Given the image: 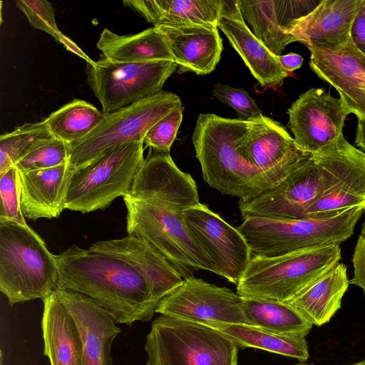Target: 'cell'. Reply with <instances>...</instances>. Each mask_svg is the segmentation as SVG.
<instances>
[{"mask_svg":"<svg viewBox=\"0 0 365 365\" xmlns=\"http://www.w3.org/2000/svg\"><path fill=\"white\" fill-rule=\"evenodd\" d=\"M54 138L43 120L28 123L0 136V173L16 163L46 140Z\"/></svg>","mask_w":365,"mask_h":365,"instance_id":"d6a6232c","label":"cell"},{"mask_svg":"<svg viewBox=\"0 0 365 365\" xmlns=\"http://www.w3.org/2000/svg\"><path fill=\"white\" fill-rule=\"evenodd\" d=\"M358 148L341 135L334 143L311 154L277 185L255 198L240 200L245 219H304L306 210L340 178Z\"/></svg>","mask_w":365,"mask_h":365,"instance_id":"7a4b0ae2","label":"cell"},{"mask_svg":"<svg viewBox=\"0 0 365 365\" xmlns=\"http://www.w3.org/2000/svg\"><path fill=\"white\" fill-rule=\"evenodd\" d=\"M358 238L365 241V222L362 225L361 231Z\"/></svg>","mask_w":365,"mask_h":365,"instance_id":"b9f144b4","label":"cell"},{"mask_svg":"<svg viewBox=\"0 0 365 365\" xmlns=\"http://www.w3.org/2000/svg\"><path fill=\"white\" fill-rule=\"evenodd\" d=\"M351 39L356 47L365 55V0L354 19L350 34Z\"/></svg>","mask_w":365,"mask_h":365,"instance_id":"f35d334b","label":"cell"},{"mask_svg":"<svg viewBox=\"0 0 365 365\" xmlns=\"http://www.w3.org/2000/svg\"><path fill=\"white\" fill-rule=\"evenodd\" d=\"M237 151L274 185L311 155L296 146L293 138L280 123L264 115L250 120L247 133L238 141Z\"/></svg>","mask_w":365,"mask_h":365,"instance_id":"9a60e30c","label":"cell"},{"mask_svg":"<svg viewBox=\"0 0 365 365\" xmlns=\"http://www.w3.org/2000/svg\"><path fill=\"white\" fill-rule=\"evenodd\" d=\"M127 209V232L147 241L185 279L194 269L218 274L215 264L188 232L181 203L149 198L123 197Z\"/></svg>","mask_w":365,"mask_h":365,"instance_id":"5b68a950","label":"cell"},{"mask_svg":"<svg viewBox=\"0 0 365 365\" xmlns=\"http://www.w3.org/2000/svg\"><path fill=\"white\" fill-rule=\"evenodd\" d=\"M242 298L249 325L279 334L302 336H306L313 326L287 302Z\"/></svg>","mask_w":365,"mask_h":365,"instance_id":"f546056e","label":"cell"},{"mask_svg":"<svg viewBox=\"0 0 365 365\" xmlns=\"http://www.w3.org/2000/svg\"><path fill=\"white\" fill-rule=\"evenodd\" d=\"M355 207L365 210V153L359 149L339 180L306 210L304 219L329 217Z\"/></svg>","mask_w":365,"mask_h":365,"instance_id":"f1b7e54d","label":"cell"},{"mask_svg":"<svg viewBox=\"0 0 365 365\" xmlns=\"http://www.w3.org/2000/svg\"><path fill=\"white\" fill-rule=\"evenodd\" d=\"M358 123L356 130L355 143L365 151V117L356 115Z\"/></svg>","mask_w":365,"mask_h":365,"instance_id":"60d3db41","label":"cell"},{"mask_svg":"<svg viewBox=\"0 0 365 365\" xmlns=\"http://www.w3.org/2000/svg\"><path fill=\"white\" fill-rule=\"evenodd\" d=\"M145 349L148 365H237L238 346L219 330L161 315L153 323Z\"/></svg>","mask_w":365,"mask_h":365,"instance_id":"ba28073f","label":"cell"},{"mask_svg":"<svg viewBox=\"0 0 365 365\" xmlns=\"http://www.w3.org/2000/svg\"><path fill=\"white\" fill-rule=\"evenodd\" d=\"M75 169L69 161L45 169L19 171L21 208L24 217H58L66 209L67 192Z\"/></svg>","mask_w":365,"mask_h":365,"instance_id":"cb8c5ba5","label":"cell"},{"mask_svg":"<svg viewBox=\"0 0 365 365\" xmlns=\"http://www.w3.org/2000/svg\"><path fill=\"white\" fill-rule=\"evenodd\" d=\"M243 16L255 36L274 56L295 41L290 33L294 21L314 8L309 1L237 0Z\"/></svg>","mask_w":365,"mask_h":365,"instance_id":"44dd1931","label":"cell"},{"mask_svg":"<svg viewBox=\"0 0 365 365\" xmlns=\"http://www.w3.org/2000/svg\"><path fill=\"white\" fill-rule=\"evenodd\" d=\"M143 143L115 147L88 165L76 170L67 192L66 209L82 213L103 210L127 195L145 158Z\"/></svg>","mask_w":365,"mask_h":365,"instance_id":"9c48e42d","label":"cell"},{"mask_svg":"<svg viewBox=\"0 0 365 365\" xmlns=\"http://www.w3.org/2000/svg\"><path fill=\"white\" fill-rule=\"evenodd\" d=\"M277 58L282 68L288 73L299 69L304 61V58L302 56L292 52L277 56Z\"/></svg>","mask_w":365,"mask_h":365,"instance_id":"ab89813d","label":"cell"},{"mask_svg":"<svg viewBox=\"0 0 365 365\" xmlns=\"http://www.w3.org/2000/svg\"><path fill=\"white\" fill-rule=\"evenodd\" d=\"M181 106L178 96L161 91L130 106L105 113L93 131L81 140L68 145L70 164L76 170L115 147L132 142L143 143L151 127Z\"/></svg>","mask_w":365,"mask_h":365,"instance_id":"30bf717a","label":"cell"},{"mask_svg":"<svg viewBox=\"0 0 365 365\" xmlns=\"http://www.w3.org/2000/svg\"><path fill=\"white\" fill-rule=\"evenodd\" d=\"M127 196L178 202L188 208L200 204L192 176L180 170L169 153L156 151L143 161Z\"/></svg>","mask_w":365,"mask_h":365,"instance_id":"ffe728a7","label":"cell"},{"mask_svg":"<svg viewBox=\"0 0 365 365\" xmlns=\"http://www.w3.org/2000/svg\"><path fill=\"white\" fill-rule=\"evenodd\" d=\"M217 27L240 54L262 88H278L289 76L277 56L252 32L241 14L237 0H224Z\"/></svg>","mask_w":365,"mask_h":365,"instance_id":"d6986e66","label":"cell"},{"mask_svg":"<svg viewBox=\"0 0 365 365\" xmlns=\"http://www.w3.org/2000/svg\"><path fill=\"white\" fill-rule=\"evenodd\" d=\"M105 113L93 105L73 99L43 120L52 135L68 145L81 140L93 131Z\"/></svg>","mask_w":365,"mask_h":365,"instance_id":"1f68e13d","label":"cell"},{"mask_svg":"<svg viewBox=\"0 0 365 365\" xmlns=\"http://www.w3.org/2000/svg\"><path fill=\"white\" fill-rule=\"evenodd\" d=\"M294 365H308V364L302 363V362H300V363H298V364H294Z\"/></svg>","mask_w":365,"mask_h":365,"instance_id":"ee69618b","label":"cell"},{"mask_svg":"<svg viewBox=\"0 0 365 365\" xmlns=\"http://www.w3.org/2000/svg\"><path fill=\"white\" fill-rule=\"evenodd\" d=\"M57 288L81 293L105 309L116 323L150 320L158 305L145 280L110 255L72 245L55 255Z\"/></svg>","mask_w":365,"mask_h":365,"instance_id":"6da1fadb","label":"cell"},{"mask_svg":"<svg viewBox=\"0 0 365 365\" xmlns=\"http://www.w3.org/2000/svg\"><path fill=\"white\" fill-rule=\"evenodd\" d=\"M96 46L104 57L117 63L174 61L165 36L155 26L130 35H118L105 29Z\"/></svg>","mask_w":365,"mask_h":365,"instance_id":"83f0119b","label":"cell"},{"mask_svg":"<svg viewBox=\"0 0 365 365\" xmlns=\"http://www.w3.org/2000/svg\"><path fill=\"white\" fill-rule=\"evenodd\" d=\"M88 250L110 255L127 263L145 280L158 306L183 281L180 274L147 241L133 235L99 241Z\"/></svg>","mask_w":365,"mask_h":365,"instance_id":"e0dca14e","label":"cell"},{"mask_svg":"<svg viewBox=\"0 0 365 365\" xmlns=\"http://www.w3.org/2000/svg\"><path fill=\"white\" fill-rule=\"evenodd\" d=\"M43 302L44 355L51 365H84L81 335L69 311L55 292Z\"/></svg>","mask_w":365,"mask_h":365,"instance_id":"d4e9b609","label":"cell"},{"mask_svg":"<svg viewBox=\"0 0 365 365\" xmlns=\"http://www.w3.org/2000/svg\"><path fill=\"white\" fill-rule=\"evenodd\" d=\"M123 4L155 27L217 25L224 0H125Z\"/></svg>","mask_w":365,"mask_h":365,"instance_id":"484cf974","label":"cell"},{"mask_svg":"<svg viewBox=\"0 0 365 365\" xmlns=\"http://www.w3.org/2000/svg\"><path fill=\"white\" fill-rule=\"evenodd\" d=\"M17 6L24 13L30 24L36 29L51 35L69 51L83 58L88 63H93L73 41L65 36L58 28L55 20V11L52 4L46 0H18Z\"/></svg>","mask_w":365,"mask_h":365,"instance_id":"836d02e7","label":"cell"},{"mask_svg":"<svg viewBox=\"0 0 365 365\" xmlns=\"http://www.w3.org/2000/svg\"><path fill=\"white\" fill-rule=\"evenodd\" d=\"M57 282L54 255L42 238L26 224L0 220V290L9 304L43 300Z\"/></svg>","mask_w":365,"mask_h":365,"instance_id":"277c9868","label":"cell"},{"mask_svg":"<svg viewBox=\"0 0 365 365\" xmlns=\"http://www.w3.org/2000/svg\"><path fill=\"white\" fill-rule=\"evenodd\" d=\"M166 38L178 73L212 72L220 60L222 41L217 25L158 26Z\"/></svg>","mask_w":365,"mask_h":365,"instance_id":"603a6c76","label":"cell"},{"mask_svg":"<svg viewBox=\"0 0 365 365\" xmlns=\"http://www.w3.org/2000/svg\"><path fill=\"white\" fill-rule=\"evenodd\" d=\"M250 120L201 113L192 136L205 182L224 195L248 200L274 186L266 175L237 151Z\"/></svg>","mask_w":365,"mask_h":365,"instance_id":"3957f363","label":"cell"},{"mask_svg":"<svg viewBox=\"0 0 365 365\" xmlns=\"http://www.w3.org/2000/svg\"><path fill=\"white\" fill-rule=\"evenodd\" d=\"M54 292L77 325L83 344L84 365H112L111 345L121 331L113 317L81 293L59 288Z\"/></svg>","mask_w":365,"mask_h":365,"instance_id":"ac0fdd59","label":"cell"},{"mask_svg":"<svg viewBox=\"0 0 365 365\" xmlns=\"http://www.w3.org/2000/svg\"><path fill=\"white\" fill-rule=\"evenodd\" d=\"M0 220L26 224L21 208L19 173L15 166L0 173Z\"/></svg>","mask_w":365,"mask_h":365,"instance_id":"d590c367","label":"cell"},{"mask_svg":"<svg viewBox=\"0 0 365 365\" xmlns=\"http://www.w3.org/2000/svg\"><path fill=\"white\" fill-rule=\"evenodd\" d=\"M174 61L117 63L102 54L87 63V83L109 113L130 106L162 91L166 80L177 69Z\"/></svg>","mask_w":365,"mask_h":365,"instance_id":"8fae6325","label":"cell"},{"mask_svg":"<svg viewBox=\"0 0 365 365\" xmlns=\"http://www.w3.org/2000/svg\"><path fill=\"white\" fill-rule=\"evenodd\" d=\"M155 312L215 329L231 324L249 325L240 295L193 276L183 279L165 297Z\"/></svg>","mask_w":365,"mask_h":365,"instance_id":"7c38bea8","label":"cell"},{"mask_svg":"<svg viewBox=\"0 0 365 365\" xmlns=\"http://www.w3.org/2000/svg\"><path fill=\"white\" fill-rule=\"evenodd\" d=\"M349 284L347 267L339 262L285 302L299 312L312 325L320 327L329 322L341 308Z\"/></svg>","mask_w":365,"mask_h":365,"instance_id":"4316f807","label":"cell"},{"mask_svg":"<svg viewBox=\"0 0 365 365\" xmlns=\"http://www.w3.org/2000/svg\"><path fill=\"white\" fill-rule=\"evenodd\" d=\"M182 217L190 236L210 258L218 274L237 284L252 258L242 235L201 203L184 210Z\"/></svg>","mask_w":365,"mask_h":365,"instance_id":"4fadbf2b","label":"cell"},{"mask_svg":"<svg viewBox=\"0 0 365 365\" xmlns=\"http://www.w3.org/2000/svg\"><path fill=\"white\" fill-rule=\"evenodd\" d=\"M68 145L55 138L48 139L16 163L19 171L53 168L69 161Z\"/></svg>","mask_w":365,"mask_h":365,"instance_id":"e575fe53","label":"cell"},{"mask_svg":"<svg viewBox=\"0 0 365 365\" xmlns=\"http://www.w3.org/2000/svg\"><path fill=\"white\" fill-rule=\"evenodd\" d=\"M287 113L296 146L313 154L343 135L344 121L351 112L340 98L324 88H312L299 96Z\"/></svg>","mask_w":365,"mask_h":365,"instance_id":"5bb4252c","label":"cell"},{"mask_svg":"<svg viewBox=\"0 0 365 365\" xmlns=\"http://www.w3.org/2000/svg\"><path fill=\"white\" fill-rule=\"evenodd\" d=\"M365 210L355 207L323 218L274 220L247 217L237 229L252 256L272 257L334 243L341 244L354 233Z\"/></svg>","mask_w":365,"mask_h":365,"instance_id":"52a82bcc","label":"cell"},{"mask_svg":"<svg viewBox=\"0 0 365 365\" xmlns=\"http://www.w3.org/2000/svg\"><path fill=\"white\" fill-rule=\"evenodd\" d=\"M216 329L228 336L238 347L262 349L301 362L309 356L305 336L279 334L248 324H231Z\"/></svg>","mask_w":365,"mask_h":365,"instance_id":"4dcf8cb0","label":"cell"},{"mask_svg":"<svg viewBox=\"0 0 365 365\" xmlns=\"http://www.w3.org/2000/svg\"><path fill=\"white\" fill-rule=\"evenodd\" d=\"M212 93L220 102L233 108L239 119L252 120L263 115L255 101L243 88L219 83L213 86Z\"/></svg>","mask_w":365,"mask_h":365,"instance_id":"74e56055","label":"cell"},{"mask_svg":"<svg viewBox=\"0 0 365 365\" xmlns=\"http://www.w3.org/2000/svg\"><path fill=\"white\" fill-rule=\"evenodd\" d=\"M362 0H323L307 15L296 20L290 33L308 48L336 47L351 38L353 21Z\"/></svg>","mask_w":365,"mask_h":365,"instance_id":"7402d4cb","label":"cell"},{"mask_svg":"<svg viewBox=\"0 0 365 365\" xmlns=\"http://www.w3.org/2000/svg\"><path fill=\"white\" fill-rule=\"evenodd\" d=\"M341 258L340 244L272 257L252 256L237 284L242 297L285 302L322 277Z\"/></svg>","mask_w":365,"mask_h":365,"instance_id":"8992f818","label":"cell"},{"mask_svg":"<svg viewBox=\"0 0 365 365\" xmlns=\"http://www.w3.org/2000/svg\"><path fill=\"white\" fill-rule=\"evenodd\" d=\"M182 106L157 122L145 134L143 144L154 151L169 153L182 120Z\"/></svg>","mask_w":365,"mask_h":365,"instance_id":"8d00e7d4","label":"cell"},{"mask_svg":"<svg viewBox=\"0 0 365 365\" xmlns=\"http://www.w3.org/2000/svg\"><path fill=\"white\" fill-rule=\"evenodd\" d=\"M346 365H365V360L360 361L356 363L351 364H346Z\"/></svg>","mask_w":365,"mask_h":365,"instance_id":"7bdbcfd3","label":"cell"},{"mask_svg":"<svg viewBox=\"0 0 365 365\" xmlns=\"http://www.w3.org/2000/svg\"><path fill=\"white\" fill-rule=\"evenodd\" d=\"M309 49L312 70L338 91L351 113L365 117V55L351 38L336 47Z\"/></svg>","mask_w":365,"mask_h":365,"instance_id":"2e32d148","label":"cell"}]
</instances>
